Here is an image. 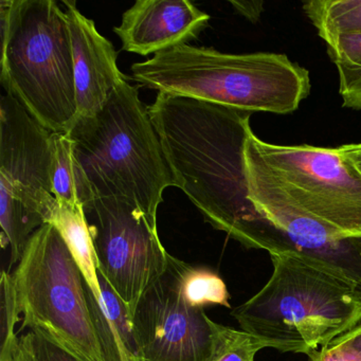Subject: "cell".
Here are the masks:
<instances>
[{
  "mask_svg": "<svg viewBox=\"0 0 361 361\" xmlns=\"http://www.w3.org/2000/svg\"><path fill=\"white\" fill-rule=\"evenodd\" d=\"M147 109L175 187L214 229L265 250L274 227L249 198L245 159L252 114L164 92Z\"/></svg>",
  "mask_w": 361,
  "mask_h": 361,
  "instance_id": "6da1fadb",
  "label": "cell"
},
{
  "mask_svg": "<svg viewBox=\"0 0 361 361\" xmlns=\"http://www.w3.org/2000/svg\"><path fill=\"white\" fill-rule=\"evenodd\" d=\"M141 87L223 105L245 113L287 115L310 92V73L285 54H229L177 46L132 65Z\"/></svg>",
  "mask_w": 361,
  "mask_h": 361,
  "instance_id": "7a4b0ae2",
  "label": "cell"
},
{
  "mask_svg": "<svg viewBox=\"0 0 361 361\" xmlns=\"http://www.w3.org/2000/svg\"><path fill=\"white\" fill-rule=\"evenodd\" d=\"M265 286L232 310L242 331L283 353L314 356L361 321V293L301 257L271 255Z\"/></svg>",
  "mask_w": 361,
  "mask_h": 361,
  "instance_id": "3957f363",
  "label": "cell"
},
{
  "mask_svg": "<svg viewBox=\"0 0 361 361\" xmlns=\"http://www.w3.org/2000/svg\"><path fill=\"white\" fill-rule=\"evenodd\" d=\"M94 197H115L157 221L164 190L175 187L157 130L138 90L123 80L100 113L68 133Z\"/></svg>",
  "mask_w": 361,
  "mask_h": 361,
  "instance_id": "277c9868",
  "label": "cell"
},
{
  "mask_svg": "<svg viewBox=\"0 0 361 361\" xmlns=\"http://www.w3.org/2000/svg\"><path fill=\"white\" fill-rule=\"evenodd\" d=\"M0 83L51 133L77 119L73 48L66 13L54 0H4Z\"/></svg>",
  "mask_w": 361,
  "mask_h": 361,
  "instance_id": "5b68a950",
  "label": "cell"
},
{
  "mask_svg": "<svg viewBox=\"0 0 361 361\" xmlns=\"http://www.w3.org/2000/svg\"><path fill=\"white\" fill-rule=\"evenodd\" d=\"M23 327L42 331L83 361H105L98 301L58 228L35 232L12 274Z\"/></svg>",
  "mask_w": 361,
  "mask_h": 361,
  "instance_id": "8992f818",
  "label": "cell"
},
{
  "mask_svg": "<svg viewBox=\"0 0 361 361\" xmlns=\"http://www.w3.org/2000/svg\"><path fill=\"white\" fill-rule=\"evenodd\" d=\"M245 158L295 207L346 236H361V175L338 149L265 142L253 132Z\"/></svg>",
  "mask_w": 361,
  "mask_h": 361,
  "instance_id": "52a82bcc",
  "label": "cell"
},
{
  "mask_svg": "<svg viewBox=\"0 0 361 361\" xmlns=\"http://www.w3.org/2000/svg\"><path fill=\"white\" fill-rule=\"evenodd\" d=\"M51 134L10 94L0 101L1 244L18 263L31 236L48 223L51 193Z\"/></svg>",
  "mask_w": 361,
  "mask_h": 361,
  "instance_id": "ba28073f",
  "label": "cell"
},
{
  "mask_svg": "<svg viewBox=\"0 0 361 361\" xmlns=\"http://www.w3.org/2000/svg\"><path fill=\"white\" fill-rule=\"evenodd\" d=\"M85 211L97 269L126 302L132 314L139 298L168 267L170 253L157 221L119 198H96Z\"/></svg>",
  "mask_w": 361,
  "mask_h": 361,
  "instance_id": "9c48e42d",
  "label": "cell"
},
{
  "mask_svg": "<svg viewBox=\"0 0 361 361\" xmlns=\"http://www.w3.org/2000/svg\"><path fill=\"white\" fill-rule=\"evenodd\" d=\"M189 265L169 255L166 271L133 310L141 361H210L214 321L204 308L188 304L181 291Z\"/></svg>",
  "mask_w": 361,
  "mask_h": 361,
  "instance_id": "30bf717a",
  "label": "cell"
},
{
  "mask_svg": "<svg viewBox=\"0 0 361 361\" xmlns=\"http://www.w3.org/2000/svg\"><path fill=\"white\" fill-rule=\"evenodd\" d=\"M73 48L77 119L94 117L111 94L128 79L117 65L118 52L96 28L94 20L78 10L75 1H63Z\"/></svg>",
  "mask_w": 361,
  "mask_h": 361,
  "instance_id": "8fae6325",
  "label": "cell"
},
{
  "mask_svg": "<svg viewBox=\"0 0 361 361\" xmlns=\"http://www.w3.org/2000/svg\"><path fill=\"white\" fill-rule=\"evenodd\" d=\"M209 20L210 16L189 0H138L114 32L124 51L155 56L197 39Z\"/></svg>",
  "mask_w": 361,
  "mask_h": 361,
  "instance_id": "7c38bea8",
  "label": "cell"
},
{
  "mask_svg": "<svg viewBox=\"0 0 361 361\" xmlns=\"http://www.w3.org/2000/svg\"><path fill=\"white\" fill-rule=\"evenodd\" d=\"M51 193L60 202L83 204L87 208L96 197L92 185L80 166L75 145L68 134H51Z\"/></svg>",
  "mask_w": 361,
  "mask_h": 361,
  "instance_id": "4fadbf2b",
  "label": "cell"
},
{
  "mask_svg": "<svg viewBox=\"0 0 361 361\" xmlns=\"http://www.w3.org/2000/svg\"><path fill=\"white\" fill-rule=\"evenodd\" d=\"M47 224L58 228L98 301L101 299L96 253L83 204L56 200Z\"/></svg>",
  "mask_w": 361,
  "mask_h": 361,
  "instance_id": "5bb4252c",
  "label": "cell"
},
{
  "mask_svg": "<svg viewBox=\"0 0 361 361\" xmlns=\"http://www.w3.org/2000/svg\"><path fill=\"white\" fill-rule=\"evenodd\" d=\"M303 11L323 41L361 35V0H310Z\"/></svg>",
  "mask_w": 361,
  "mask_h": 361,
  "instance_id": "9a60e30c",
  "label": "cell"
},
{
  "mask_svg": "<svg viewBox=\"0 0 361 361\" xmlns=\"http://www.w3.org/2000/svg\"><path fill=\"white\" fill-rule=\"evenodd\" d=\"M327 54L339 73V94L346 109L361 111V35L325 41Z\"/></svg>",
  "mask_w": 361,
  "mask_h": 361,
  "instance_id": "2e32d148",
  "label": "cell"
},
{
  "mask_svg": "<svg viewBox=\"0 0 361 361\" xmlns=\"http://www.w3.org/2000/svg\"><path fill=\"white\" fill-rule=\"evenodd\" d=\"M181 291L194 307L221 305L230 308V293L223 279L209 268L189 265L183 274Z\"/></svg>",
  "mask_w": 361,
  "mask_h": 361,
  "instance_id": "e0dca14e",
  "label": "cell"
},
{
  "mask_svg": "<svg viewBox=\"0 0 361 361\" xmlns=\"http://www.w3.org/2000/svg\"><path fill=\"white\" fill-rule=\"evenodd\" d=\"M269 348L265 340L214 322L210 361H255L262 348Z\"/></svg>",
  "mask_w": 361,
  "mask_h": 361,
  "instance_id": "ac0fdd59",
  "label": "cell"
},
{
  "mask_svg": "<svg viewBox=\"0 0 361 361\" xmlns=\"http://www.w3.org/2000/svg\"><path fill=\"white\" fill-rule=\"evenodd\" d=\"M0 361H14L20 350L16 327L22 318L13 278L7 270H4L0 281Z\"/></svg>",
  "mask_w": 361,
  "mask_h": 361,
  "instance_id": "d6986e66",
  "label": "cell"
},
{
  "mask_svg": "<svg viewBox=\"0 0 361 361\" xmlns=\"http://www.w3.org/2000/svg\"><path fill=\"white\" fill-rule=\"evenodd\" d=\"M27 361H83L42 331L30 329L20 337Z\"/></svg>",
  "mask_w": 361,
  "mask_h": 361,
  "instance_id": "ffe728a7",
  "label": "cell"
},
{
  "mask_svg": "<svg viewBox=\"0 0 361 361\" xmlns=\"http://www.w3.org/2000/svg\"><path fill=\"white\" fill-rule=\"evenodd\" d=\"M310 361H361V324L336 338Z\"/></svg>",
  "mask_w": 361,
  "mask_h": 361,
  "instance_id": "44dd1931",
  "label": "cell"
},
{
  "mask_svg": "<svg viewBox=\"0 0 361 361\" xmlns=\"http://www.w3.org/2000/svg\"><path fill=\"white\" fill-rule=\"evenodd\" d=\"M240 16L252 23H257L264 11L263 1H229Z\"/></svg>",
  "mask_w": 361,
  "mask_h": 361,
  "instance_id": "7402d4cb",
  "label": "cell"
},
{
  "mask_svg": "<svg viewBox=\"0 0 361 361\" xmlns=\"http://www.w3.org/2000/svg\"><path fill=\"white\" fill-rule=\"evenodd\" d=\"M344 159L348 160L355 170L361 175V143L358 145H345L339 147Z\"/></svg>",
  "mask_w": 361,
  "mask_h": 361,
  "instance_id": "603a6c76",
  "label": "cell"
}]
</instances>
